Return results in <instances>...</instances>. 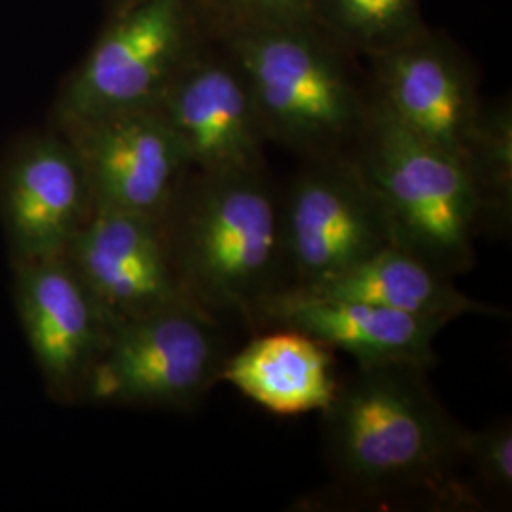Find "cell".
Masks as SVG:
<instances>
[{"instance_id": "obj_15", "label": "cell", "mask_w": 512, "mask_h": 512, "mask_svg": "<svg viewBox=\"0 0 512 512\" xmlns=\"http://www.w3.org/2000/svg\"><path fill=\"white\" fill-rule=\"evenodd\" d=\"M329 349L304 332L275 327L228 355L220 382L275 416L323 412L340 385Z\"/></svg>"}, {"instance_id": "obj_14", "label": "cell", "mask_w": 512, "mask_h": 512, "mask_svg": "<svg viewBox=\"0 0 512 512\" xmlns=\"http://www.w3.org/2000/svg\"><path fill=\"white\" fill-rule=\"evenodd\" d=\"M21 311L38 363L52 380L90 374L112 325L74 270L54 258L27 270Z\"/></svg>"}, {"instance_id": "obj_11", "label": "cell", "mask_w": 512, "mask_h": 512, "mask_svg": "<svg viewBox=\"0 0 512 512\" xmlns=\"http://www.w3.org/2000/svg\"><path fill=\"white\" fill-rule=\"evenodd\" d=\"M372 61V97L404 128L465 165L484 105L458 50L425 27Z\"/></svg>"}, {"instance_id": "obj_10", "label": "cell", "mask_w": 512, "mask_h": 512, "mask_svg": "<svg viewBox=\"0 0 512 512\" xmlns=\"http://www.w3.org/2000/svg\"><path fill=\"white\" fill-rule=\"evenodd\" d=\"M76 274L110 325L177 306H196L167 251L160 220L92 209L69 247Z\"/></svg>"}, {"instance_id": "obj_7", "label": "cell", "mask_w": 512, "mask_h": 512, "mask_svg": "<svg viewBox=\"0 0 512 512\" xmlns=\"http://www.w3.org/2000/svg\"><path fill=\"white\" fill-rule=\"evenodd\" d=\"M289 289L327 283L393 243L376 190L344 154L306 160L281 198Z\"/></svg>"}, {"instance_id": "obj_18", "label": "cell", "mask_w": 512, "mask_h": 512, "mask_svg": "<svg viewBox=\"0 0 512 512\" xmlns=\"http://www.w3.org/2000/svg\"><path fill=\"white\" fill-rule=\"evenodd\" d=\"M465 167L475 183L486 230L505 232L512 219V112L501 101L484 107Z\"/></svg>"}, {"instance_id": "obj_6", "label": "cell", "mask_w": 512, "mask_h": 512, "mask_svg": "<svg viewBox=\"0 0 512 512\" xmlns=\"http://www.w3.org/2000/svg\"><path fill=\"white\" fill-rule=\"evenodd\" d=\"M219 319L177 306L114 325L88 374L93 401L190 406L220 382L226 361Z\"/></svg>"}, {"instance_id": "obj_5", "label": "cell", "mask_w": 512, "mask_h": 512, "mask_svg": "<svg viewBox=\"0 0 512 512\" xmlns=\"http://www.w3.org/2000/svg\"><path fill=\"white\" fill-rule=\"evenodd\" d=\"M213 38L202 0H137L116 8L59 101L61 124L156 109Z\"/></svg>"}, {"instance_id": "obj_13", "label": "cell", "mask_w": 512, "mask_h": 512, "mask_svg": "<svg viewBox=\"0 0 512 512\" xmlns=\"http://www.w3.org/2000/svg\"><path fill=\"white\" fill-rule=\"evenodd\" d=\"M92 209L86 173L69 139L42 137L19 150L6 177V213L25 253L55 258Z\"/></svg>"}, {"instance_id": "obj_16", "label": "cell", "mask_w": 512, "mask_h": 512, "mask_svg": "<svg viewBox=\"0 0 512 512\" xmlns=\"http://www.w3.org/2000/svg\"><path fill=\"white\" fill-rule=\"evenodd\" d=\"M291 291L368 302L444 325L463 315H501L494 306L461 293L452 277L397 245L380 249L327 283Z\"/></svg>"}, {"instance_id": "obj_9", "label": "cell", "mask_w": 512, "mask_h": 512, "mask_svg": "<svg viewBox=\"0 0 512 512\" xmlns=\"http://www.w3.org/2000/svg\"><path fill=\"white\" fill-rule=\"evenodd\" d=\"M156 110L183 143L192 171H264L268 139L255 99L236 59L222 44L220 52L207 44L171 84Z\"/></svg>"}, {"instance_id": "obj_20", "label": "cell", "mask_w": 512, "mask_h": 512, "mask_svg": "<svg viewBox=\"0 0 512 512\" xmlns=\"http://www.w3.org/2000/svg\"><path fill=\"white\" fill-rule=\"evenodd\" d=\"M217 23L294 25L311 23L313 0H202Z\"/></svg>"}, {"instance_id": "obj_21", "label": "cell", "mask_w": 512, "mask_h": 512, "mask_svg": "<svg viewBox=\"0 0 512 512\" xmlns=\"http://www.w3.org/2000/svg\"><path fill=\"white\" fill-rule=\"evenodd\" d=\"M112 2V6H114V10L116 8H122V6H128L131 2H137V0H110Z\"/></svg>"}, {"instance_id": "obj_4", "label": "cell", "mask_w": 512, "mask_h": 512, "mask_svg": "<svg viewBox=\"0 0 512 512\" xmlns=\"http://www.w3.org/2000/svg\"><path fill=\"white\" fill-rule=\"evenodd\" d=\"M348 154L384 205L397 247L448 277L473 268L484 220L463 162L404 128L374 97Z\"/></svg>"}, {"instance_id": "obj_12", "label": "cell", "mask_w": 512, "mask_h": 512, "mask_svg": "<svg viewBox=\"0 0 512 512\" xmlns=\"http://www.w3.org/2000/svg\"><path fill=\"white\" fill-rule=\"evenodd\" d=\"M304 332L327 348L340 349L357 366L435 365V338L446 325L384 306L283 291L266 306L262 329Z\"/></svg>"}, {"instance_id": "obj_3", "label": "cell", "mask_w": 512, "mask_h": 512, "mask_svg": "<svg viewBox=\"0 0 512 512\" xmlns=\"http://www.w3.org/2000/svg\"><path fill=\"white\" fill-rule=\"evenodd\" d=\"M220 44L245 74L266 139L304 160L344 154L368 99L338 48L311 23H217Z\"/></svg>"}, {"instance_id": "obj_8", "label": "cell", "mask_w": 512, "mask_h": 512, "mask_svg": "<svg viewBox=\"0 0 512 512\" xmlns=\"http://www.w3.org/2000/svg\"><path fill=\"white\" fill-rule=\"evenodd\" d=\"M93 209L164 219L192 165L160 110H129L65 124Z\"/></svg>"}, {"instance_id": "obj_19", "label": "cell", "mask_w": 512, "mask_h": 512, "mask_svg": "<svg viewBox=\"0 0 512 512\" xmlns=\"http://www.w3.org/2000/svg\"><path fill=\"white\" fill-rule=\"evenodd\" d=\"M461 459L469 465L471 475L482 488L492 495H509L512 492V425L509 420H499L478 429L463 431Z\"/></svg>"}, {"instance_id": "obj_2", "label": "cell", "mask_w": 512, "mask_h": 512, "mask_svg": "<svg viewBox=\"0 0 512 512\" xmlns=\"http://www.w3.org/2000/svg\"><path fill=\"white\" fill-rule=\"evenodd\" d=\"M162 220L186 296L219 317L262 330L266 306L289 289L281 198L264 171H192Z\"/></svg>"}, {"instance_id": "obj_1", "label": "cell", "mask_w": 512, "mask_h": 512, "mask_svg": "<svg viewBox=\"0 0 512 512\" xmlns=\"http://www.w3.org/2000/svg\"><path fill=\"white\" fill-rule=\"evenodd\" d=\"M416 365L357 366L323 410L325 448L349 495L389 499L431 492L467 501L459 486L463 427Z\"/></svg>"}, {"instance_id": "obj_17", "label": "cell", "mask_w": 512, "mask_h": 512, "mask_svg": "<svg viewBox=\"0 0 512 512\" xmlns=\"http://www.w3.org/2000/svg\"><path fill=\"white\" fill-rule=\"evenodd\" d=\"M311 25L344 52L370 59L425 29L420 0H313Z\"/></svg>"}]
</instances>
